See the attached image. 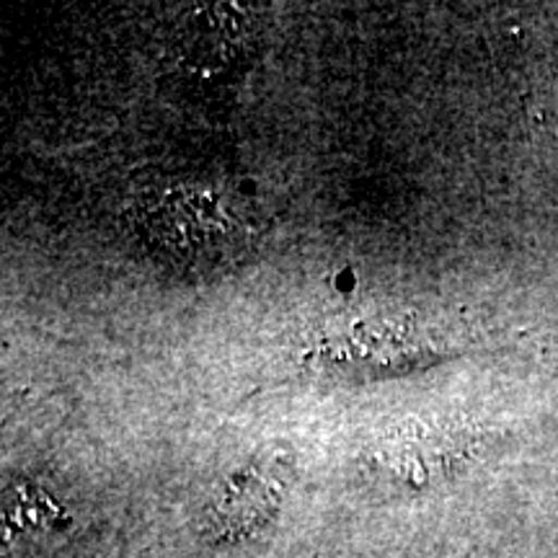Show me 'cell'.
Listing matches in <instances>:
<instances>
[{"instance_id": "6da1fadb", "label": "cell", "mask_w": 558, "mask_h": 558, "mask_svg": "<svg viewBox=\"0 0 558 558\" xmlns=\"http://www.w3.org/2000/svg\"><path fill=\"white\" fill-rule=\"evenodd\" d=\"M254 215L235 194L177 184L137 207V233L173 267L215 271L233 264L256 235Z\"/></svg>"}]
</instances>
